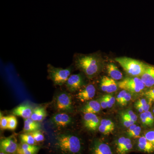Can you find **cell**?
Segmentation results:
<instances>
[{
  "label": "cell",
  "mask_w": 154,
  "mask_h": 154,
  "mask_svg": "<svg viewBox=\"0 0 154 154\" xmlns=\"http://www.w3.org/2000/svg\"><path fill=\"white\" fill-rule=\"evenodd\" d=\"M136 102L141 106L143 109L144 112L149 111L151 106L152 103L150 101H146L144 99H139Z\"/></svg>",
  "instance_id": "cell-25"
},
{
  "label": "cell",
  "mask_w": 154,
  "mask_h": 154,
  "mask_svg": "<svg viewBox=\"0 0 154 154\" xmlns=\"http://www.w3.org/2000/svg\"><path fill=\"white\" fill-rule=\"evenodd\" d=\"M1 152L6 153L13 154L17 151L18 148L17 140L14 136L6 138L1 140Z\"/></svg>",
  "instance_id": "cell-9"
},
{
  "label": "cell",
  "mask_w": 154,
  "mask_h": 154,
  "mask_svg": "<svg viewBox=\"0 0 154 154\" xmlns=\"http://www.w3.org/2000/svg\"><path fill=\"white\" fill-rule=\"evenodd\" d=\"M99 130L101 133L105 135L110 134V133L113 132L112 131L108 129L103 125L101 124L99 125Z\"/></svg>",
  "instance_id": "cell-36"
},
{
  "label": "cell",
  "mask_w": 154,
  "mask_h": 154,
  "mask_svg": "<svg viewBox=\"0 0 154 154\" xmlns=\"http://www.w3.org/2000/svg\"><path fill=\"white\" fill-rule=\"evenodd\" d=\"M41 125L36 122L33 120L31 118L26 119L24 121V131L25 132H32L38 130Z\"/></svg>",
  "instance_id": "cell-19"
},
{
  "label": "cell",
  "mask_w": 154,
  "mask_h": 154,
  "mask_svg": "<svg viewBox=\"0 0 154 154\" xmlns=\"http://www.w3.org/2000/svg\"><path fill=\"white\" fill-rule=\"evenodd\" d=\"M107 73L110 76V78L115 81H118L122 79L123 75L119 69L115 64L112 63H108L107 66Z\"/></svg>",
  "instance_id": "cell-18"
},
{
  "label": "cell",
  "mask_w": 154,
  "mask_h": 154,
  "mask_svg": "<svg viewBox=\"0 0 154 154\" xmlns=\"http://www.w3.org/2000/svg\"><path fill=\"white\" fill-rule=\"evenodd\" d=\"M73 58L76 67L83 72L89 79L96 76L102 69V58L97 54H76Z\"/></svg>",
  "instance_id": "cell-1"
},
{
  "label": "cell",
  "mask_w": 154,
  "mask_h": 154,
  "mask_svg": "<svg viewBox=\"0 0 154 154\" xmlns=\"http://www.w3.org/2000/svg\"><path fill=\"white\" fill-rule=\"evenodd\" d=\"M100 123V120L98 116L96 115L86 128L90 130L95 131L98 128H99Z\"/></svg>",
  "instance_id": "cell-23"
},
{
  "label": "cell",
  "mask_w": 154,
  "mask_h": 154,
  "mask_svg": "<svg viewBox=\"0 0 154 154\" xmlns=\"http://www.w3.org/2000/svg\"><path fill=\"white\" fill-rule=\"evenodd\" d=\"M118 85L121 89L134 94L140 93L146 87L140 78L137 77H127L119 82Z\"/></svg>",
  "instance_id": "cell-5"
},
{
  "label": "cell",
  "mask_w": 154,
  "mask_h": 154,
  "mask_svg": "<svg viewBox=\"0 0 154 154\" xmlns=\"http://www.w3.org/2000/svg\"><path fill=\"white\" fill-rule=\"evenodd\" d=\"M32 137H33L36 142H42L44 140V136L43 134L39 130L33 131L32 132H29Z\"/></svg>",
  "instance_id": "cell-26"
},
{
  "label": "cell",
  "mask_w": 154,
  "mask_h": 154,
  "mask_svg": "<svg viewBox=\"0 0 154 154\" xmlns=\"http://www.w3.org/2000/svg\"><path fill=\"white\" fill-rule=\"evenodd\" d=\"M135 107L140 113H142L144 112L143 109L141 106L137 102H136L135 104Z\"/></svg>",
  "instance_id": "cell-42"
},
{
  "label": "cell",
  "mask_w": 154,
  "mask_h": 154,
  "mask_svg": "<svg viewBox=\"0 0 154 154\" xmlns=\"http://www.w3.org/2000/svg\"><path fill=\"white\" fill-rule=\"evenodd\" d=\"M53 123L55 126L64 128L69 125L72 122L71 117L66 113H58L54 116L51 119Z\"/></svg>",
  "instance_id": "cell-14"
},
{
  "label": "cell",
  "mask_w": 154,
  "mask_h": 154,
  "mask_svg": "<svg viewBox=\"0 0 154 154\" xmlns=\"http://www.w3.org/2000/svg\"><path fill=\"white\" fill-rule=\"evenodd\" d=\"M137 126V125H136L134 124L131 125V126H130L128 128V130L127 131V134H129L132 131H133Z\"/></svg>",
  "instance_id": "cell-43"
},
{
  "label": "cell",
  "mask_w": 154,
  "mask_h": 154,
  "mask_svg": "<svg viewBox=\"0 0 154 154\" xmlns=\"http://www.w3.org/2000/svg\"><path fill=\"white\" fill-rule=\"evenodd\" d=\"M137 149L139 150L146 153H154V146L144 136L140 137L137 141Z\"/></svg>",
  "instance_id": "cell-16"
},
{
  "label": "cell",
  "mask_w": 154,
  "mask_h": 154,
  "mask_svg": "<svg viewBox=\"0 0 154 154\" xmlns=\"http://www.w3.org/2000/svg\"><path fill=\"white\" fill-rule=\"evenodd\" d=\"M99 102L100 103V105H101V107L103 109H106L107 107H107V102H106V100H105L103 96L99 99Z\"/></svg>",
  "instance_id": "cell-41"
},
{
  "label": "cell",
  "mask_w": 154,
  "mask_h": 154,
  "mask_svg": "<svg viewBox=\"0 0 154 154\" xmlns=\"http://www.w3.org/2000/svg\"><path fill=\"white\" fill-rule=\"evenodd\" d=\"M17 119L14 116H8V129L15 130L17 128Z\"/></svg>",
  "instance_id": "cell-22"
},
{
  "label": "cell",
  "mask_w": 154,
  "mask_h": 154,
  "mask_svg": "<svg viewBox=\"0 0 154 154\" xmlns=\"http://www.w3.org/2000/svg\"><path fill=\"white\" fill-rule=\"evenodd\" d=\"M141 131V128L140 127L137 126L133 131L130 133L128 135V136L130 137H139L140 136Z\"/></svg>",
  "instance_id": "cell-34"
},
{
  "label": "cell",
  "mask_w": 154,
  "mask_h": 154,
  "mask_svg": "<svg viewBox=\"0 0 154 154\" xmlns=\"http://www.w3.org/2000/svg\"><path fill=\"white\" fill-rule=\"evenodd\" d=\"M33 108L28 104H22L14 108L13 113L14 115L21 116L26 119L30 118L33 113Z\"/></svg>",
  "instance_id": "cell-15"
},
{
  "label": "cell",
  "mask_w": 154,
  "mask_h": 154,
  "mask_svg": "<svg viewBox=\"0 0 154 154\" xmlns=\"http://www.w3.org/2000/svg\"><path fill=\"white\" fill-rule=\"evenodd\" d=\"M85 85V80L81 74L72 75L69 77L66 85L69 91L74 92L78 91Z\"/></svg>",
  "instance_id": "cell-10"
},
{
  "label": "cell",
  "mask_w": 154,
  "mask_h": 154,
  "mask_svg": "<svg viewBox=\"0 0 154 154\" xmlns=\"http://www.w3.org/2000/svg\"><path fill=\"white\" fill-rule=\"evenodd\" d=\"M140 118L141 121L142 123L144 125H146V126L151 127L149 122L148 119L147 118L144 112L141 113Z\"/></svg>",
  "instance_id": "cell-38"
},
{
  "label": "cell",
  "mask_w": 154,
  "mask_h": 154,
  "mask_svg": "<svg viewBox=\"0 0 154 154\" xmlns=\"http://www.w3.org/2000/svg\"><path fill=\"white\" fill-rule=\"evenodd\" d=\"M56 107L59 111H70L72 110V106L70 95L66 93L59 94L56 99Z\"/></svg>",
  "instance_id": "cell-7"
},
{
  "label": "cell",
  "mask_w": 154,
  "mask_h": 154,
  "mask_svg": "<svg viewBox=\"0 0 154 154\" xmlns=\"http://www.w3.org/2000/svg\"><path fill=\"white\" fill-rule=\"evenodd\" d=\"M90 154H115L112 147L105 141L94 140L91 144Z\"/></svg>",
  "instance_id": "cell-6"
},
{
  "label": "cell",
  "mask_w": 154,
  "mask_h": 154,
  "mask_svg": "<svg viewBox=\"0 0 154 154\" xmlns=\"http://www.w3.org/2000/svg\"><path fill=\"white\" fill-rule=\"evenodd\" d=\"M144 95L149 101L154 102V87L146 91Z\"/></svg>",
  "instance_id": "cell-32"
},
{
  "label": "cell",
  "mask_w": 154,
  "mask_h": 154,
  "mask_svg": "<svg viewBox=\"0 0 154 154\" xmlns=\"http://www.w3.org/2000/svg\"><path fill=\"white\" fill-rule=\"evenodd\" d=\"M127 91H125V90H122L120 93L118 94L116 98V101L118 104L120 105V103L122 102L123 99H124L125 96L126 95Z\"/></svg>",
  "instance_id": "cell-37"
},
{
  "label": "cell",
  "mask_w": 154,
  "mask_h": 154,
  "mask_svg": "<svg viewBox=\"0 0 154 154\" xmlns=\"http://www.w3.org/2000/svg\"><path fill=\"white\" fill-rule=\"evenodd\" d=\"M96 116V114L94 113H85L84 116V123L86 128L88 127V125L90 124V122Z\"/></svg>",
  "instance_id": "cell-28"
},
{
  "label": "cell",
  "mask_w": 154,
  "mask_h": 154,
  "mask_svg": "<svg viewBox=\"0 0 154 154\" xmlns=\"http://www.w3.org/2000/svg\"><path fill=\"white\" fill-rule=\"evenodd\" d=\"M54 146L60 154H80L82 150L81 139L70 133L61 134L56 137Z\"/></svg>",
  "instance_id": "cell-2"
},
{
  "label": "cell",
  "mask_w": 154,
  "mask_h": 154,
  "mask_svg": "<svg viewBox=\"0 0 154 154\" xmlns=\"http://www.w3.org/2000/svg\"><path fill=\"white\" fill-rule=\"evenodd\" d=\"M100 103L97 101H91L88 102L82 109L84 113H99L101 109Z\"/></svg>",
  "instance_id": "cell-17"
},
{
  "label": "cell",
  "mask_w": 154,
  "mask_h": 154,
  "mask_svg": "<svg viewBox=\"0 0 154 154\" xmlns=\"http://www.w3.org/2000/svg\"><path fill=\"white\" fill-rule=\"evenodd\" d=\"M100 86L102 91L110 94L117 91L118 85L115 80L104 76L101 80Z\"/></svg>",
  "instance_id": "cell-13"
},
{
  "label": "cell",
  "mask_w": 154,
  "mask_h": 154,
  "mask_svg": "<svg viewBox=\"0 0 154 154\" xmlns=\"http://www.w3.org/2000/svg\"><path fill=\"white\" fill-rule=\"evenodd\" d=\"M144 136L154 146V129L146 131L144 134Z\"/></svg>",
  "instance_id": "cell-31"
},
{
  "label": "cell",
  "mask_w": 154,
  "mask_h": 154,
  "mask_svg": "<svg viewBox=\"0 0 154 154\" xmlns=\"http://www.w3.org/2000/svg\"><path fill=\"white\" fill-rule=\"evenodd\" d=\"M46 116V111L43 107H37L33 110L30 118L36 122L42 121Z\"/></svg>",
  "instance_id": "cell-20"
},
{
  "label": "cell",
  "mask_w": 154,
  "mask_h": 154,
  "mask_svg": "<svg viewBox=\"0 0 154 154\" xmlns=\"http://www.w3.org/2000/svg\"><path fill=\"white\" fill-rule=\"evenodd\" d=\"M131 95L129 92H127L126 95L125 96L124 99L122 100V102L120 103V105L121 106H125L128 104V102L131 100Z\"/></svg>",
  "instance_id": "cell-39"
},
{
  "label": "cell",
  "mask_w": 154,
  "mask_h": 154,
  "mask_svg": "<svg viewBox=\"0 0 154 154\" xmlns=\"http://www.w3.org/2000/svg\"><path fill=\"white\" fill-rule=\"evenodd\" d=\"M140 79L146 88H154V66L147 64L145 70L140 77Z\"/></svg>",
  "instance_id": "cell-12"
},
{
  "label": "cell",
  "mask_w": 154,
  "mask_h": 154,
  "mask_svg": "<svg viewBox=\"0 0 154 154\" xmlns=\"http://www.w3.org/2000/svg\"><path fill=\"white\" fill-rule=\"evenodd\" d=\"M100 124L103 125L104 126L106 127V128H108V129H110V130L113 131L115 129V125L114 123L110 120L108 119H103L100 121Z\"/></svg>",
  "instance_id": "cell-27"
},
{
  "label": "cell",
  "mask_w": 154,
  "mask_h": 154,
  "mask_svg": "<svg viewBox=\"0 0 154 154\" xmlns=\"http://www.w3.org/2000/svg\"><path fill=\"white\" fill-rule=\"evenodd\" d=\"M125 113L128 117L132 120L133 121L136 122L137 120V116L135 114L134 112L132 110H127L126 111H123Z\"/></svg>",
  "instance_id": "cell-35"
},
{
  "label": "cell",
  "mask_w": 154,
  "mask_h": 154,
  "mask_svg": "<svg viewBox=\"0 0 154 154\" xmlns=\"http://www.w3.org/2000/svg\"><path fill=\"white\" fill-rule=\"evenodd\" d=\"M120 116H121V120L122 122L123 125H124L125 127L128 128L130 126H131L132 125L134 124L135 122L134 121H133L131 119L128 118L127 116L124 113L123 111L121 112L120 113Z\"/></svg>",
  "instance_id": "cell-24"
},
{
  "label": "cell",
  "mask_w": 154,
  "mask_h": 154,
  "mask_svg": "<svg viewBox=\"0 0 154 154\" xmlns=\"http://www.w3.org/2000/svg\"><path fill=\"white\" fill-rule=\"evenodd\" d=\"M153 113H154V107L153 108Z\"/></svg>",
  "instance_id": "cell-45"
},
{
  "label": "cell",
  "mask_w": 154,
  "mask_h": 154,
  "mask_svg": "<svg viewBox=\"0 0 154 154\" xmlns=\"http://www.w3.org/2000/svg\"><path fill=\"white\" fill-rule=\"evenodd\" d=\"M20 137L21 141L23 143H26L31 145H35L37 143L30 133L21 134L20 135Z\"/></svg>",
  "instance_id": "cell-21"
},
{
  "label": "cell",
  "mask_w": 154,
  "mask_h": 154,
  "mask_svg": "<svg viewBox=\"0 0 154 154\" xmlns=\"http://www.w3.org/2000/svg\"><path fill=\"white\" fill-rule=\"evenodd\" d=\"M0 126L2 130L8 129V116H3L1 113V120H0Z\"/></svg>",
  "instance_id": "cell-33"
},
{
  "label": "cell",
  "mask_w": 154,
  "mask_h": 154,
  "mask_svg": "<svg viewBox=\"0 0 154 154\" xmlns=\"http://www.w3.org/2000/svg\"><path fill=\"white\" fill-rule=\"evenodd\" d=\"M96 89L93 84H89L77 94V97L81 102H84L93 99L96 95Z\"/></svg>",
  "instance_id": "cell-11"
},
{
  "label": "cell",
  "mask_w": 154,
  "mask_h": 154,
  "mask_svg": "<svg viewBox=\"0 0 154 154\" xmlns=\"http://www.w3.org/2000/svg\"><path fill=\"white\" fill-rule=\"evenodd\" d=\"M144 112L145 113L146 116L147 118L148 119L151 126H153L154 124V117L153 115L152 114L151 112L149 111H149H145V112Z\"/></svg>",
  "instance_id": "cell-40"
},
{
  "label": "cell",
  "mask_w": 154,
  "mask_h": 154,
  "mask_svg": "<svg viewBox=\"0 0 154 154\" xmlns=\"http://www.w3.org/2000/svg\"><path fill=\"white\" fill-rule=\"evenodd\" d=\"M0 154H11L6 153L3 152H1V153H0Z\"/></svg>",
  "instance_id": "cell-44"
},
{
  "label": "cell",
  "mask_w": 154,
  "mask_h": 154,
  "mask_svg": "<svg viewBox=\"0 0 154 154\" xmlns=\"http://www.w3.org/2000/svg\"><path fill=\"white\" fill-rule=\"evenodd\" d=\"M71 67L65 69L53 66L50 64L48 65V72L50 79L56 85H63L66 84L71 73Z\"/></svg>",
  "instance_id": "cell-4"
},
{
  "label": "cell",
  "mask_w": 154,
  "mask_h": 154,
  "mask_svg": "<svg viewBox=\"0 0 154 154\" xmlns=\"http://www.w3.org/2000/svg\"><path fill=\"white\" fill-rule=\"evenodd\" d=\"M115 60L126 72L132 77H141L145 70L147 64L130 57H116Z\"/></svg>",
  "instance_id": "cell-3"
},
{
  "label": "cell",
  "mask_w": 154,
  "mask_h": 154,
  "mask_svg": "<svg viewBox=\"0 0 154 154\" xmlns=\"http://www.w3.org/2000/svg\"><path fill=\"white\" fill-rule=\"evenodd\" d=\"M39 149L38 146H36L35 148L29 149L21 150L18 149L17 153L18 154H36Z\"/></svg>",
  "instance_id": "cell-30"
},
{
  "label": "cell",
  "mask_w": 154,
  "mask_h": 154,
  "mask_svg": "<svg viewBox=\"0 0 154 154\" xmlns=\"http://www.w3.org/2000/svg\"><path fill=\"white\" fill-rule=\"evenodd\" d=\"M116 152L117 154H127L133 148V144L129 138L121 137L116 141Z\"/></svg>",
  "instance_id": "cell-8"
},
{
  "label": "cell",
  "mask_w": 154,
  "mask_h": 154,
  "mask_svg": "<svg viewBox=\"0 0 154 154\" xmlns=\"http://www.w3.org/2000/svg\"><path fill=\"white\" fill-rule=\"evenodd\" d=\"M103 96L107 102V107L108 108H111L113 107V105L115 104L116 100L115 98L110 94L104 95Z\"/></svg>",
  "instance_id": "cell-29"
}]
</instances>
